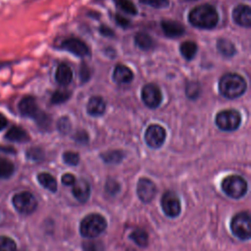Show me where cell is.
Returning a JSON list of instances; mask_svg holds the SVG:
<instances>
[{"label":"cell","instance_id":"cell-18","mask_svg":"<svg viewBox=\"0 0 251 251\" xmlns=\"http://www.w3.org/2000/svg\"><path fill=\"white\" fill-rule=\"evenodd\" d=\"M161 28L168 38H179L184 34V27L175 21L165 20L161 23Z\"/></svg>","mask_w":251,"mask_h":251},{"label":"cell","instance_id":"cell-29","mask_svg":"<svg viewBox=\"0 0 251 251\" xmlns=\"http://www.w3.org/2000/svg\"><path fill=\"white\" fill-rule=\"evenodd\" d=\"M72 95V92L69 91H56L51 96L52 104H62L66 102Z\"/></svg>","mask_w":251,"mask_h":251},{"label":"cell","instance_id":"cell-33","mask_svg":"<svg viewBox=\"0 0 251 251\" xmlns=\"http://www.w3.org/2000/svg\"><path fill=\"white\" fill-rule=\"evenodd\" d=\"M27 157L33 161H41L45 157L44 151L39 147H32L27 151Z\"/></svg>","mask_w":251,"mask_h":251},{"label":"cell","instance_id":"cell-5","mask_svg":"<svg viewBox=\"0 0 251 251\" xmlns=\"http://www.w3.org/2000/svg\"><path fill=\"white\" fill-rule=\"evenodd\" d=\"M223 191L231 198H241L247 191L246 181L237 175H231L225 178L222 182Z\"/></svg>","mask_w":251,"mask_h":251},{"label":"cell","instance_id":"cell-13","mask_svg":"<svg viewBox=\"0 0 251 251\" xmlns=\"http://www.w3.org/2000/svg\"><path fill=\"white\" fill-rule=\"evenodd\" d=\"M61 48L73 53L79 57H86L90 55V48L89 46L81 40L71 38L67 39L61 44Z\"/></svg>","mask_w":251,"mask_h":251},{"label":"cell","instance_id":"cell-45","mask_svg":"<svg viewBox=\"0 0 251 251\" xmlns=\"http://www.w3.org/2000/svg\"><path fill=\"white\" fill-rule=\"evenodd\" d=\"M11 65V62L8 61H0V69H3V68H7L8 66Z\"/></svg>","mask_w":251,"mask_h":251},{"label":"cell","instance_id":"cell-23","mask_svg":"<svg viewBox=\"0 0 251 251\" xmlns=\"http://www.w3.org/2000/svg\"><path fill=\"white\" fill-rule=\"evenodd\" d=\"M217 49L225 57H231L235 54L234 46L225 39H221L217 42Z\"/></svg>","mask_w":251,"mask_h":251},{"label":"cell","instance_id":"cell-22","mask_svg":"<svg viewBox=\"0 0 251 251\" xmlns=\"http://www.w3.org/2000/svg\"><path fill=\"white\" fill-rule=\"evenodd\" d=\"M15 171V166L13 162L9 159L0 156V179L10 178Z\"/></svg>","mask_w":251,"mask_h":251},{"label":"cell","instance_id":"cell-37","mask_svg":"<svg viewBox=\"0 0 251 251\" xmlns=\"http://www.w3.org/2000/svg\"><path fill=\"white\" fill-rule=\"evenodd\" d=\"M119 190H120V184L117 182H115L113 180H109L107 182V183H106V191L109 194L115 195V194H117L119 192Z\"/></svg>","mask_w":251,"mask_h":251},{"label":"cell","instance_id":"cell-27","mask_svg":"<svg viewBox=\"0 0 251 251\" xmlns=\"http://www.w3.org/2000/svg\"><path fill=\"white\" fill-rule=\"evenodd\" d=\"M101 158L108 164H118L124 158V153L120 150H111L101 154Z\"/></svg>","mask_w":251,"mask_h":251},{"label":"cell","instance_id":"cell-20","mask_svg":"<svg viewBox=\"0 0 251 251\" xmlns=\"http://www.w3.org/2000/svg\"><path fill=\"white\" fill-rule=\"evenodd\" d=\"M87 110L91 116H101L106 110V103L102 97L93 96L89 100Z\"/></svg>","mask_w":251,"mask_h":251},{"label":"cell","instance_id":"cell-19","mask_svg":"<svg viewBox=\"0 0 251 251\" xmlns=\"http://www.w3.org/2000/svg\"><path fill=\"white\" fill-rule=\"evenodd\" d=\"M113 79L117 84H130L134 80V73L129 67L119 64L114 70Z\"/></svg>","mask_w":251,"mask_h":251},{"label":"cell","instance_id":"cell-15","mask_svg":"<svg viewBox=\"0 0 251 251\" xmlns=\"http://www.w3.org/2000/svg\"><path fill=\"white\" fill-rule=\"evenodd\" d=\"M72 191L73 195L79 202L86 203L91 195V184L87 180L81 179L76 181V183L73 184Z\"/></svg>","mask_w":251,"mask_h":251},{"label":"cell","instance_id":"cell-11","mask_svg":"<svg viewBox=\"0 0 251 251\" xmlns=\"http://www.w3.org/2000/svg\"><path fill=\"white\" fill-rule=\"evenodd\" d=\"M144 138L149 147L159 148L165 142L166 131L159 125H151L147 128Z\"/></svg>","mask_w":251,"mask_h":251},{"label":"cell","instance_id":"cell-14","mask_svg":"<svg viewBox=\"0 0 251 251\" xmlns=\"http://www.w3.org/2000/svg\"><path fill=\"white\" fill-rule=\"evenodd\" d=\"M232 19L238 26L250 28L251 27V9L248 5L239 4L232 12Z\"/></svg>","mask_w":251,"mask_h":251},{"label":"cell","instance_id":"cell-31","mask_svg":"<svg viewBox=\"0 0 251 251\" xmlns=\"http://www.w3.org/2000/svg\"><path fill=\"white\" fill-rule=\"evenodd\" d=\"M200 87L197 83H189L186 86V96L190 99H196L200 94Z\"/></svg>","mask_w":251,"mask_h":251},{"label":"cell","instance_id":"cell-30","mask_svg":"<svg viewBox=\"0 0 251 251\" xmlns=\"http://www.w3.org/2000/svg\"><path fill=\"white\" fill-rule=\"evenodd\" d=\"M116 3L118 7L123 10L124 12L131 14V15H137V9L134 5V3L131 1V0H116Z\"/></svg>","mask_w":251,"mask_h":251},{"label":"cell","instance_id":"cell-36","mask_svg":"<svg viewBox=\"0 0 251 251\" xmlns=\"http://www.w3.org/2000/svg\"><path fill=\"white\" fill-rule=\"evenodd\" d=\"M84 251H102V245L96 241H86L83 244Z\"/></svg>","mask_w":251,"mask_h":251},{"label":"cell","instance_id":"cell-40","mask_svg":"<svg viewBox=\"0 0 251 251\" xmlns=\"http://www.w3.org/2000/svg\"><path fill=\"white\" fill-rule=\"evenodd\" d=\"M91 77V72L90 69L88 67V65L83 64L82 68H81V79L83 82H88L89 79Z\"/></svg>","mask_w":251,"mask_h":251},{"label":"cell","instance_id":"cell-8","mask_svg":"<svg viewBox=\"0 0 251 251\" xmlns=\"http://www.w3.org/2000/svg\"><path fill=\"white\" fill-rule=\"evenodd\" d=\"M12 203L15 207V209L25 215L32 214L36 211L38 207V201L33 193L29 191H22L19 193H16L13 196Z\"/></svg>","mask_w":251,"mask_h":251},{"label":"cell","instance_id":"cell-2","mask_svg":"<svg viewBox=\"0 0 251 251\" xmlns=\"http://www.w3.org/2000/svg\"><path fill=\"white\" fill-rule=\"evenodd\" d=\"M18 109L22 116L34 119L41 129H49L51 120L46 113L40 109L35 97L30 95L24 96L18 104Z\"/></svg>","mask_w":251,"mask_h":251},{"label":"cell","instance_id":"cell-38","mask_svg":"<svg viewBox=\"0 0 251 251\" xmlns=\"http://www.w3.org/2000/svg\"><path fill=\"white\" fill-rule=\"evenodd\" d=\"M116 22L119 26H121L122 28H129L131 26V21L125 17H123L120 14L116 15Z\"/></svg>","mask_w":251,"mask_h":251},{"label":"cell","instance_id":"cell-32","mask_svg":"<svg viewBox=\"0 0 251 251\" xmlns=\"http://www.w3.org/2000/svg\"><path fill=\"white\" fill-rule=\"evenodd\" d=\"M63 160L66 164L70 166H77L80 162V155L76 152L67 151L63 154Z\"/></svg>","mask_w":251,"mask_h":251},{"label":"cell","instance_id":"cell-28","mask_svg":"<svg viewBox=\"0 0 251 251\" xmlns=\"http://www.w3.org/2000/svg\"><path fill=\"white\" fill-rule=\"evenodd\" d=\"M0 251H17L16 242L5 235H0Z\"/></svg>","mask_w":251,"mask_h":251},{"label":"cell","instance_id":"cell-9","mask_svg":"<svg viewBox=\"0 0 251 251\" xmlns=\"http://www.w3.org/2000/svg\"><path fill=\"white\" fill-rule=\"evenodd\" d=\"M161 205L164 213L170 218H176L181 213V202L178 195L168 190L164 193L161 199Z\"/></svg>","mask_w":251,"mask_h":251},{"label":"cell","instance_id":"cell-34","mask_svg":"<svg viewBox=\"0 0 251 251\" xmlns=\"http://www.w3.org/2000/svg\"><path fill=\"white\" fill-rule=\"evenodd\" d=\"M140 2L158 9L169 6V0H140Z\"/></svg>","mask_w":251,"mask_h":251},{"label":"cell","instance_id":"cell-43","mask_svg":"<svg viewBox=\"0 0 251 251\" xmlns=\"http://www.w3.org/2000/svg\"><path fill=\"white\" fill-rule=\"evenodd\" d=\"M8 124H9L8 119L3 114L0 113V132L4 131L7 128Z\"/></svg>","mask_w":251,"mask_h":251},{"label":"cell","instance_id":"cell-4","mask_svg":"<svg viewBox=\"0 0 251 251\" xmlns=\"http://www.w3.org/2000/svg\"><path fill=\"white\" fill-rule=\"evenodd\" d=\"M107 228V222L100 214H90L83 219L80 232L84 237L94 238L100 235Z\"/></svg>","mask_w":251,"mask_h":251},{"label":"cell","instance_id":"cell-7","mask_svg":"<svg viewBox=\"0 0 251 251\" xmlns=\"http://www.w3.org/2000/svg\"><path fill=\"white\" fill-rule=\"evenodd\" d=\"M241 123L240 114L232 109L224 110L217 114L216 125L222 131L232 132L235 131Z\"/></svg>","mask_w":251,"mask_h":251},{"label":"cell","instance_id":"cell-17","mask_svg":"<svg viewBox=\"0 0 251 251\" xmlns=\"http://www.w3.org/2000/svg\"><path fill=\"white\" fill-rule=\"evenodd\" d=\"M55 80L62 87L69 86L73 81V71L71 67L66 63L60 64L55 73Z\"/></svg>","mask_w":251,"mask_h":251},{"label":"cell","instance_id":"cell-42","mask_svg":"<svg viewBox=\"0 0 251 251\" xmlns=\"http://www.w3.org/2000/svg\"><path fill=\"white\" fill-rule=\"evenodd\" d=\"M99 32L104 37H111V38L114 37V32L110 28H108L106 26H101L100 29H99Z\"/></svg>","mask_w":251,"mask_h":251},{"label":"cell","instance_id":"cell-6","mask_svg":"<svg viewBox=\"0 0 251 251\" xmlns=\"http://www.w3.org/2000/svg\"><path fill=\"white\" fill-rule=\"evenodd\" d=\"M232 233L241 240H247L251 235L250 215L248 212H240L233 216L230 222Z\"/></svg>","mask_w":251,"mask_h":251},{"label":"cell","instance_id":"cell-21","mask_svg":"<svg viewBox=\"0 0 251 251\" xmlns=\"http://www.w3.org/2000/svg\"><path fill=\"white\" fill-rule=\"evenodd\" d=\"M38 181L45 188L51 192H55L57 190V182L52 175L48 173H41L38 176Z\"/></svg>","mask_w":251,"mask_h":251},{"label":"cell","instance_id":"cell-3","mask_svg":"<svg viewBox=\"0 0 251 251\" xmlns=\"http://www.w3.org/2000/svg\"><path fill=\"white\" fill-rule=\"evenodd\" d=\"M245 80L238 74L228 73L224 75L219 82V91L221 94L228 99H234L241 96L246 91Z\"/></svg>","mask_w":251,"mask_h":251},{"label":"cell","instance_id":"cell-16","mask_svg":"<svg viewBox=\"0 0 251 251\" xmlns=\"http://www.w3.org/2000/svg\"><path fill=\"white\" fill-rule=\"evenodd\" d=\"M6 140L12 141V142H27L30 140V136L26 132L25 129H23L20 126L13 125L9 128V130L6 132L4 136Z\"/></svg>","mask_w":251,"mask_h":251},{"label":"cell","instance_id":"cell-26","mask_svg":"<svg viewBox=\"0 0 251 251\" xmlns=\"http://www.w3.org/2000/svg\"><path fill=\"white\" fill-rule=\"evenodd\" d=\"M130 238L132 240H134L136 242V244L138 245L139 247H145L148 244V234L144 229L137 228V229L134 230L131 233Z\"/></svg>","mask_w":251,"mask_h":251},{"label":"cell","instance_id":"cell-44","mask_svg":"<svg viewBox=\"0 0 251 251\" xmlns=\"http://www.w3.org/2000/svg\"><path fill=\"white\" fill-rule=\"evenodd\" d=\"M0 150L3 151V152H7V153H12V152L14 153L15 152V150L13 148H11V147H3L1 145H0Z\"/></svg>","mask_w":251,"mask_h":251},{"label":"cell","instance_id":"cell-39","mask_svg":"<svg viewBox=\"0 0 251 251\" xmlns=\"http://www.w3.org/2000/svg\"><path fill=\"white\" fill-rule=\"evenodd\" d=\"M76 178L72 174H65L62 177V183L65 185H73L76 183Z\"/></svg>","mask_w":251,"mask_h":251},{"label":"cell","instance_id":"cell-24","mask_svg":"<svg viewBox=\"0 0 251 251\" xmlns=\"http://www.w3.org/2000/svg\"><path fill=\"white\" fill-rule=\"evenodd\" d=\"M181 54L186 60H192L197 52V46L193 42H184L180 47Z\"/></svg>","mask_w":251,"mask_h":251},{"label":"cell","instance_id":"cell-1","mask_svg":"<svg viewBox=\"0 0 251 251\" xmlns=\"http://www.w3.org/2000/svg\"><path fill=\"white\" fill-rule=\"evenodd\" d=\"M189 23L199 29H213L219 22V15L215 7L210 4H202L193 8L188 15Z\"/></svg>","mask_w":251,"mask_h":251},{"label":"cell","instance_id":"cell-10","mask_svg":"<svg viewBox=\"0 0 251 251\" xmlns=\"http://www.w3.org/2000/svg\"><path fill=\"white\" fill-rule=\"evenodd\" d=\"M141 98L143 103L151 109L157 108L163 99L161 91L153 84H148L143 87L141 91Z\"/></svg>","mask_w":251,"mask_h":251},{"label":"cell","instance_id":"cell-12","mask_svg":"<svg viewBox=\"0 0 251 251\" xmlns=\"http://www.w3.org/2000/svg\"><path fill=\"white\" fill-rule=\"evenodd\" d=\"M137 192L139 199L143 203H149L154 199L157 192V188L155 183L151 180L142 178L137 183Z\"/></svg>","mask_w":251,"mask_h":251},{"label":"cell","instance_id":"cell-41","mask_svg":"<svg viewBox=\"0 0 251 251\" xmlns=\"http://www.w3.org/2000/svg\"><path fill=\"white\" fill-rule=\"evenodd\" d=\"M75 139L78 141V142H81V143H87L88 140H89V136L86 132L84 131H81V132H78L75 136Z\"/></svg>","mask_w":251,"mask_h":251},{"label":"cell","instance_id":"cell-35","mask_svg":"<svg viewBox=\"0 0 251 251\" xmlns=\"http://www.w3.org/2000/svg\"><path fill=\"white\" fill-rule=\"evenodd\" d=\"M57 127H58V130L60 131V133L66 135L71 131L72 125H71L70 120L67 117H63V118L59 119V121L57 123Z\"/></svg>","mask_w":251,"mask_h":251},{"label":"cell","instance_id":"cell-25","mask_svg":"<svg viewBox=\"0 0 251 251\" xmlns=\"http://www.w3.org/2000/svg\"><path fill=\"white\" fill-rule=\"evenodd\" d=\"M135 42L137 44V46L143 49V50H148L153 46V40L151 39V37L145 33H138L137 34L136 38H135Z\"/></svg>","mask_w":251,"mask_h":251}]
</instances>
